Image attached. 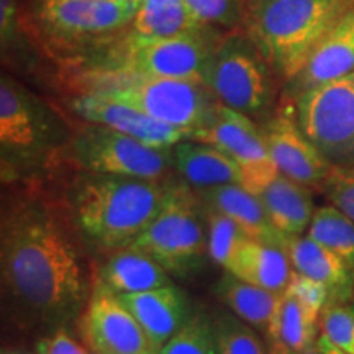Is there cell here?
Wrapping results in <instances>:
<instances>
[{"mask_svg":"<svg viewBox=\"0 0 354 354\" xmlns=\"http://www.w3.org/2000/svg\"><path fill=\"white\" fill-rule=\"evenodd\" d=\"M79 230L64 202L28 187L8 197L0 225V272L7 299L26 318L63 325L91 297Z\"/></svg>","mask_w":354,"mask_h":354,"instance_id":"obj_1","label":"cell"},{"mask_svg":"<svg viewBox=\"0 0 354 354\" xmlns=\"http://www.w3.org/2000/svg\"><path fill=\"white\" fill-rule=\"evenodd\" d=\"M169 185L171 180L81 171L63 202L84 238L117 251L130 246L156 218L169 196Z\"/></svg>","mask_w":354,"mask_h":354,"instance_id":"obj_2","label":"cell"},{"mask_svg":"<svg viewBox=\"0 0 354 354\" xmlns=\"http://www.w3.org/2000/svg\"><path fill=\"white\" fill-rule=\"evenodd\" d=\"M351 7L354 0H246L243 26L289 84Z\"/></svg>","mask_w":354,"mask_h":354,"instance_id":"obj_3","label":"cell"},{"mask_svg":"<svg viewBox=\"0 0 354 354\" xmlns=\"http://www.w3.org/2000/svg\"><path fill=\"white\" fill-rule=\"evenodd\" d=\"M77 94H92L140 110L179 130L190 140L214 120L220 102L205 84L177 79H154L120 71L81 69L71 74Z\"/></svg>","mask_w":354,"mask_h":354,"instance_id":"obj_4","label":"cell"},{"mask_svg":"<svg viewBox=\"0 0 354 354\" xmlns=\"http://www.w3.org/2000/svg\"><path fill=\"white\" fill-rule=\"evenodd\" d=\"M225 32L205 28L169 38L141 37L128 30L118 38L102 44L82 69L120 71L143 77L177 79L202 82L216 44Z\"/></svg>","mask_w":354,"mask_h":354,"instance_id":"obj_5","label":"cell"},{"mask_svg":"<svg viewBox=\"0 0 354 354\" xmlns=\"http://www.w3.org/2000/svg\"><path fill=\"white\" fill-rule=\"evenodd\" d=\"M156 259L167 272L189 274L209 254L207 207L184 180H171L169 196L148 228L130 245Z\"/></svg>","mask_w":354,"mask_h":354,"instance_id":"obj_6","label":"cell"},{"mask_svg":"<svg viewBox=\"0 0 354 354\" xmlns=\"http://www.w3.org/2000/svg\"><path fill=\"white\" fill-rule=\"evenodd\" d=\"M276 73L246 32L225 33L212 53L203 84L225 107L264 117L276 99Z\"/></svg>","mask_w":354,"mask_h":354,"instance_id":"obj_7","label":"cell"},{"mask_svg":"<svg viewBox=\"0 0 354 354\" xmlns=\"http://www.w3.org/2000/svg\"><path fill=\"white\" fill-rule=\"evenodd\" d=\"M69 158L81 171L133 179L171 180L172 149L154 148L104 125L77 128L69 143Z\"/></svg>","mask_w":354,"mask_h":354,"instance_id":"obj_8","label":"cell"},{"mask_svg":"<svg viewBox=\"0 0 354 354\" xmlns=\"http://www.w3.org/2000/svg\"><path fill=\"white\" fill-rule=\"evenodd\" d=\"M305 136L333 166L354 165V73L292 100Z\"/></svg>","mask_w":354,"mask_h":354,"instance_id":"obj_9","label":"cell"},{"mask_svg":"<svg viewBox=\"0 0 354 354\" xmlns=\"http://www.w3.org/2000/svg\"><path fill=\"white\" fill-rule=\"evenodd\" d=\"M135 0H39L43 32L68 44L112 41L130 28Z\"/></svg>","mask_w":354,"mask_h":354,"instance_id":"obj_10","label":"cell"},{"mask_svg":"<svg viewBox=\"0 0 354 354\" xmlns=\"http://www.w3.org/2000/svg\"><path fill=\"white\" fill-rule=\"evenodd\" d=\"M56 115L12 76L0 79V146L3 162L33 161L48 149Z\"/></svg>","mask_w":354,"mask_h":354,"instance_id":"obj_11","label":"cell"},{"mask_svg":"<svg viewBox=\"0 0 354 354\" xmlns=\"http://www.w3.org/2000/svg\"><path fill=\"white\" fill-rule=\"evenodd\" d=\"M194 140L214 145L240 166L241 185L258 196L279 174L269 156L261 127L253 118L220 104L214 120Z\"/></svg>","mask_w":354,"mask_h":354,"instance_id":"obj_12","label":"cell"},{"mask_svg":"<svg viewBox=\"0 0 354 354\" xmlns=\"http://www.w3.org/2000/svg\"><path fill=\"white\" fill-rule=\"evenodd\" d=\"M79 328L92 354L158 353L130 310L100 279L94 281Z\"/></svg>","mask_w":354,"mask_h":354,"instance_id":"obj_13","label":"cell"},{"mask_svg":"<svg viewBox=\"0 0 354 354\" xmlns=\"http://www.w3.org/2000/svg\"><path fill=\"white\" fill-rule=\"evenodd\" d=\"M269 156L281 174L310 189L322 190L331 167L300 128L292 105H281L261 123Z\"/></svg>","mask_w":354,"mask_h":354,"instance_id":"obj_14","label":"cell"},{"mask_svg":"<svg viewBox=\"0 0 354 354\" xmlns=\"http://www.w3.org/2000/svg\"><path fill=\"white\" fill-rule=\"evenodd\" d=\"M69 105L81 120L109 127L154 148L172 149L180 141L190 140L187 131L154 120L130 105L99 95L76 94Z\"/></svg>","mask_w":354,"mask_h":354,"instance_id":"obj_15","label":"cell"},{"mask_svg":"<svg viewBox=\"0 0 354 354\" xmlns=\"http://www.w3.org/2000/svg\"><path fill=\"white\" fill-rule=\"evenodd\" d=\"M354 73V7L342 17L333 30L323 38L302 71L287 84L290 102L320 84Z\"/></svg>","mask_w":354,"mask_h":354,"instance_id":"obj_16","label":"cell"},{"mask_svg":"<svg viewBox=\"0 0 354 354\" xmlns=\"http://www.w3.org/2000/svg\"><path fill=\"white\" fill-rule=\"evenodd\" d=\"M118 299L136 318L158 353L190 318L187 299L174 284L140 294L118 295Z\"/></svg>","mask_w":354,"mask_h":354,"instance_id":"obj_17","label":"cell"},{"mask_svg":"<svg viewBox=\"0 0 354 354\" xmlns=\"http://www.w3.org/2000/svg\"><path fill=\"white\" fill-rule=\"evenodd\" d=\"M197 194L207 207L230 216L250 240L287 246L289 236L274 227L261 198L243 185H220V187L197 190Z\"/></svg>","mask_w":354,"mask_h":354,"instance_id":"obj_18","label":"cell"},{"mask_svg":"<svg viewBox=\"0 0 354 354\" xmlns=\"http://www.w3.org/2000/svg\"><path fill=\"white\" fill-rule=\"evenodd\" d=\"M287 254L295 272L313 279L328 289V305H344L353 299V272L338 256L320 243L310 236H292L287 241Z\"/></svg>","mask_w":354,"mask_h":354,"instance_id":"obj_19","label":"cell"},{"mask_svg":"<svg viewBox=\"0 0 354 354\" xmlns=\"http://www.w3.org/2000/svg\"><path fill=\"white\" fill-rule=\"evenodd\" d=\"M174 169L196 190L240 184L241 169L227 153L214 145L185 140L172 148Z\"/></svg>","mask_w":354,"mask_h":354,"instance_id":"obj_20","label":"cell"},{"mask_svg":"<svg viewBox=\"0 0 354 354\" xmlns=\"http://www.w3.org/2000/svg\"><path fill=\"white\" fill-rule=\"evenodd\" d=\"M225 271L241 281L282 295L294 272L287 246L248 240L240 246Z\"/></svg>","mask_w":354,"mask_h":354,"instance_id":"obj_21","label":"cell"},{"mask_svg":"<svg viewBox=\"0 0 354 354\" xmlns=\"http://www.w3.org/2000/svg\"><path fill=\"white\" fill-rule=\"evenodd\" d=\"M269 220L286 236H302L308 230L313 212L310 187L279 174L258 194Z\"/></svg>","mask_w":354,"mask_h":354,"instance_id":"obj_22","label":"cell"},{"mask_svg":"<svg viewBox=\"0 0 354 354\" xmlns=\"http://www.w3.org/2000/svg\"><path fill=\"white\" fill-rule=\"evenodd\" d=\"M99 279L117 295L140 294L172 284L169 272L156 259L131 246L115 251L102 268Z\"/></svg>","mask_w":354,"mask_h":354,"instance_id":"obj_23","label":"cell"},{"mask_svg":"<svg viewBox=\"0 0 354 354\" xmlns=\"http://www.w3.org/2000/svg\"><path fill=\"white\" fill-rule=\"evenodd\" d=\"M210 28L201 24L183 0H135L130 32L148 38H169Z\"/></svg>","mask_w":354,"mask_h":354,"instance_id":"obj_24","label":"cell"},{"mask_svg":"<svg viewBox=\"0 0 354 354\" xmlns=\"http://www.w3.org/2000/svg\"><path fill=\"white\" fill-rule=\"evenodd\" d=\"M216 294L236 317L253 328L269 333L281 295L263 287L248 284L233 274L225 272L216 284Z\"/></svg>","mask_w":354,"mask_h":354,"instance_id":"obj_25","label":"cell"},{"mask_svg":"<svg viewBox=\"0 0 354 354\" xmlns=\"http://www.w3.org/2000/svg\"><path fill=\"white\" fill-rule=\"evenodd\" d=\"M320 328V315L300 304L289 294L279 299L276 313L269 326V339L286 344L294 353H304L315 346Z\"/></svg>","mask_w":354,"mask_h":354,"instance_id":"obj_26","label":"cell"},{"mask_svg":"<svg viewBox=\"0 0 354 354\" xmlns=\"http://www.w3.org/2000/svg\"><path fill=\"white\" fill-rule=\"evenodd\" d=\"M307 236L335 253L354 276V221L333 205L320 207L312 216Z\"/></svg>","mask_w":354,"mask_h":354,"instance_id":"obj_27","label":"cell"},{"mask_svg":"<svg viewBox=\"0 0 354 354\" xmlns=\"http://www.w3.org/2000/svg\"><path fill=\"white\" fill-rule=\"evenodd\" d=\"M216 354H268L256 331L240 317L221 313L212 322Z\"/></svg>","mask_w":354,"mask_h":354,"instance_id":"obj_28","label":"cell"},{"mask_svg":"<svg viewBox=\"0 0 354 354\" xmlns=\"http://www.w3.org/2000/svg\"><path fill=\"white\" fill-rule=\"evenodd\" d=\"M207 221H209V256L214 263L227 269L248 236L230 216L210 207H207Z\"/></svg>","mask_w":354,"mask_h":354,"instance_id":"obj_29","label":"cell"},{"mask_svg":"<svg viewBox=\"0 0 354 354\" xmlns=\"http://www.w3.org/2000/svg\"><path fill=\"white\" fill-rule=\"evenodd\" d=\"M189 12L210 28L233 32L245 20L246 0H183Z\"/></svg>","mask_w":354,"mask_h":354,"instance_id":"obj_30","label":"cell"},{"mask_svg":"<svg viewBox=\"0 0 354 354\" xmlns=\"http://www.w3.org/2000/svg\"><path fill=\"white\" fill-rule=\"evenodd\" d=\"M159 354H216L212 322L203 315L190 317Z\"/></svg>","mask_w":354,"mask_h":354,"instance_id":"obj_31","label":"cell"},{"mask_svg":"<svg viewBox=\"0 0 354 354\" xmlns=\"http://www.w3.org/2000/svg\"><path fill=\"white\" fill-rule=\"evenodd\" d=\"M320 328L335 346L354 354V310L351 305H328L320 315Z\"/></svg>","mask_w":354,"mask_h":354,"instance_id":"obj_32","label":"cell"},{"mask_svg":"<svg viewBox=\"0 0 354 354\" xmlns=\"http://www.w3.org/2000/svg\"><path fill=\"white\" fill-rule=\"evenodd\" d=\"M322 192L331 205L354 221V165L331 167Z\"/></svg>","mask_w":354,"mask_h":354,"instance_id":"obj_33","label":"cell"},{"mask_svg":"<svg viewBox=\"0 0 354 354\" xmlns=\"http://www.w3.org/2000/svg\"><path fill=\"white\" fill-rule=\"evenodd\" d=\"M284 294L297 299L300 304H304L305 307L318 313V315H322L323 310L330 304V292L325 286L295 271L292 272L289 286H287Z\"/></svg>","mask_w":354,"mask_h":354,"instance_id":"obj_34","label":"cell"},{"mask_svg":"<svg viewBox=\"0 0 354 354\" xmlns=\"http://www.w3.org/2000/svg\"><path fill=\"white\" fill-rule=\"evenodd\" d=\"M20 10L17 0H0V41L2 55L10 53L13 43L19 41Z\"/></svg>","mask_w":354,"mask_h":354,"instance_id":"obj_35","label":"cell"},{"mask_svg":"<svg viewBox=\"0 0 354 354\" xmlns=\"http://www.w3.org/2000/svg\"><path fill=\"white\" fill-rule=\"evenodd\" d=\"M38 354H92L91 349L69 335L63 326L56 328L51 335L44 336L38 343Z\"/></svg>","mask_w":354,"mask_h":354,"instance_id":"obj_36","label":"cell"},{"mask_svg":"<svg viewBox=\"0 0 354 354\" xmlns=\"http://www.w3.org/2000/svg\"><path fill=\"white\" fill-rule=\"evenodd\" d=\"M317 348L320 349V353L322 354H348V353H344V351H342V349H339L338 346H335L333 343L330 342L328 338H326L325 335H320L318 336V339H317Z\"/></svg>","mask_w":354,"mask_h":354,"instance_id":"obj_37","label":"cell"},{"mask_svg":"<svg viewBox=\"0 0 354 354\" xmlns=\"http://www.w3.org/2000/svg\"><path fill=\"white\" fill-rule=\"evenodd\" d=\"M268 354H297V353L292 351V349L287 348L286 344H282V343L274 342V339H271V342H269Z\"/></svg>","mask_w":354,"mask_h":354,"instance_id":"obj_38","label":"cell"},{"mask_svg":"<svg viewBox=\"0 0 354 354\" xmlns=\"http://www.w3.org/2000/svg\"><path fill=\"white\" fill-rule=\"evenodd\" d=\"M300 354H322V353H320V349L317 348V343H315V346H312V348L305 349V351H304V353H300Z\"/></svg>","mask_w":354,"mask_h":354,"instance_id":"obj_39","label":"cell"},{"mask_svg":"<svg viewBox=\"0 0 354 354\" xmlns=\"http://www.w3.org/2000/svg\"><path fill=\"white\" fill-rule=\"evenodd\" d=\"M2 354H35V353H26V351H3ZM38 354V353H37Z\"/></svg>","mask_w":354,"mask_h":354,"instance_id":"obj_40","label":"cell"},{"mask_svg":"<svg viewBox=\"0 0 354 354\" xmlns=\"http://www.w3.org/2000/svg\"><path fill=\"white\" fill-rule=\"evenodd\" d=\"M351 308H353V310H354V304H351Z\"/></svg>","mask_w":354,"mask_h":354,"instance_id":"obj_41","label":"cell"},{"mask_svg":"<svg viewBox=\"0 0 354 354\" xmlns=\"http://www.w3.org/2000/svg\"><path fill=\"white\" fill-rule=\"evenodd\" d=\"M153 354H159V353H153Z\"/></svg>","mask_w":354,"mask_h":354,"instance_id":"obj_42","label":"cell"}]
</instances>
